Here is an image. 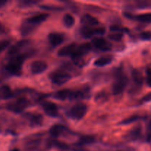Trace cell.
<instances>
[{
    "instance_id": "obj_1",
    "label": "cell",
    "mask_w": 151,
    "mask_h": 151,
    "mask_svg": "<svg viewBox=\"0 0 151 151\" xmlns=\"http://www.w3.org/2000/svg\"><path fill=\"white\" fill-rule=\"evenodd\" d=\"M26 55L19 54V55L10 58V61L6 66V69L12 75L19 76L22 75V68L24 61L26 59Z\"/></svg>"
},
{
    "instance_id": "obj_2",
    "label": "cell",
    "mask_w": 151,
    "mask_h": 151,
    "mask_svg": "<svg viewBox=\"0 0 151 151\" xmlns=\"http://www.w3.org/2000/svg\"><path fill=\"white\" fill-rule=\"evenodd\" d=\"M128 83V78L123 72H119L116 81L112 85V92L114 95H119L125 91Z\"/></svg>"
},
{
    "instance_id": "obj_3",
    "label": "cell",
    "mask_w": 151,
    "mask_h": 151,
    "mask_svg": "<svg viewBox=\"0 0 151 151\" xmlns=\"http://www.w3.org/2000/svg\"><path fill=\"white\" fill-rule=\"evenodd\" d=\"M88 107L85 103H80L75 105L72 108L69 109L67 112V115L69 118L75 120H80L83 119L87 113Z\"/></svg>"
},
{
    "instance_id": "obj_4",
    "label": "cell",
    "mask_w": 151,
    "mask_h": 151,
    "mask_svg": "<svg viewBox=\"0 0 151 151\" xmlns=\"http://www.w3.org/2000/svg\"><path fill=\"white\" fill-rule=\"evenodd\" d=\"M50 79L52 83L57 86H61L71 80V75L64 71H55L50 75Z\"/></svg>"
},
{
    "instance_id": "obj_5",
    "label": "cell",
    "mask_w": 151,
    "mask_h": 151,
    "mask_svg": "<svg viewBox=\"0 0 151 151\" xmlns=\"http://www.w3.org/2000/svg\"><path fill=\"white\" fill-rule=\"evenodd\" d=\"M29 105V101L24 97H21L13 103H10L6 106L7 109L14 113H20L22 112Z\"/></svg>"
},
{
    "instance_id": "obj_6",
    "label": "cell",
    "mask_w": 151,
    "mask_h": 151,
    "mask_svg": "<svg viewBox=\"0 0 151 151\" xmlns=\"http://www.w3.org/2000/svg\"><path fill=\"white\" fill-rule=\"evenodd\" d=\"M106 32L104 27H83L81 29V35L86 38H91L94 35H102Z\"/></svg>"
},
{
    "instance_id": "obj_7",
    "label": "cell",
    "mask_w": 151,
    "mask_h": 151,
    "mask_svg": "<svg viewBox=\"0 0 151 151\" xmlns=\"http://www.w3.org/2000/svg\"><path fill=\"white\" fill-rule=\"evenodd\" d=\"M131 76H132L133 82H134V86L132 89L134 92L137 90H139L141 87L142 86L143 83H144V77L142 73L138 69H134L131 72Z\"/></svg>"
},
{
    "instance_id": "obj_8",
    "label": "cell",
    "mask_w": 151,
    "mask_h": 151,
    "mask_svg": "<svg viewBox=\"0 0 151 151\" xmlns=\"http://www.w3.org/2000/svg\"><path fill=\"white\" fill-rule=\"evenodd\" d=\"M42 108L44 113L50 117H56L58 115V109L52 102H45L43 103Z\"/></svg>"
},
{
    "instance_id": "obj_9",
    "label": "cell",
    "mask_w": 151,
    "mask_h": 151,
    "mask_svg": "<svg viewBox=\"0 0 151 151\" xmlns=\"http://www.w3.org/2000/svg\"><path fill=\"white\" fill-rule=\"evenodd\" d=\"M92 44L98 50L101 51H109L111 49V44L101 37L93 38Z\"/></svg>"
},
{
    "instance_id": "obj_10",
    "label": "cell",
    "mask_w": 151,
    "mask_h": 151,
    "mask_svg": "<svg viewBox=\"0 0 151 151\" xmlns=\"http://www.w3.org/2000/svg\"><path fill=\"white\" fill-rule=\"evenodd\" d=\"M48 68V65L46 62L42 60H35L30 65L31 72L34 75H39L45 72Z\"/></svg>"
},
{
    "instance_id": "obj_11",
    "label": "cell",
    "mask_w": 151,
    "mask_h": 151,
    "mask_svg": "<svg viewBox=\"0 0 151 151\" xmlns=\"http://www.w3.org/2000/svg\"><path fill=\"white\" fill-rule=\"evenodd\" d=\"M91 47H92V46L89 43H84V44H82L81 45L78 46L75 52L72 54V55L71 57L83 58L84 55H87L91 51Z\"/></svg>"
},
{
    "instance_id": "obj_12",
    "label": "cell",
    "mask_w": 151,
    "mask_h": 151,
    "mask_svg": "<svg viewBox=\"0 0 151 151\" xmlns=\"http://www.w3.org/2000/svg\"><path fill=\"white\" fill-rule=\"evenodd\" d=\"M78 45L75 43H72L64 46L58 51V55L59 57H66V56H72L75 52Z\"/></svg>"
},
{
    "instance_id": "obj_13",
    "label": "cell",
    "mask_w": 151,
    "mask_h": 151,
    "mask_svg": "<svg viewBox=\"0 0 151 151\" xmlns=\"http://www.w3.org/2000/svg\"><path fill=\"white\" fill-rule=\"evenodd\" d=\"M125 16L128 19H134V20L138 21L142 23H151V13H142V14L139 15H133L130 13H125Z\"/></svg>"
},
{
    "instance_id": "obj_14",
    "label": "cell",
    "mask_w": 151,
    "mask_h": 151,
    "mask_svg": "<svg viewBox=\"0 0 151 151\" xmlns=\"http://www.w3.org/2000/svg\"><path fill=\"white\" fill-rule=\"evenodd\" d=\"M142 137V128L141 125H137L126 135L127 139L130 141H138Z\"/></svg>"
},
{
    "instance_id": "obj_15",
    "label": "cell",
    "mask_w": 151,
    "mask_h": 151,
    "mask_svg": "<svg viewBox=\"0 0 151 151\" xmlns=\"http://www.w3.org/2000/svg\"><path fill=\"white\" fill-rule=\"evenodd\" d=\"M48 40L50 44L53 47L60 45L64 41V35L60 32H51L48 35Z\"/></svg>"
},
{
    "instance_id": "obj_16",
    "label": "cell",
    "mask_w": 151,
    "mask_h": 151,
    "mask_svg": "<svg viewBox=\"0 0 151 151\" xmlns=\"http://www.w3.org/2000/svg\"><path fill=\"white\" fill-rule=\"evenodd\" d=\"M81 22L83 27H93L99 24V21L90 14H85L81 17Z\"/></svg>"
},
{
    "instance_id": "obj_17",
    "label": "cell",
    "mask_w": 151,
    "mask_h": 151,
    "mask_svg": "<svg viewBox=\"0 0 151 151\" xmlns=\"http://www.w3.org/2000/svg\"><path fill=\"white\" fill-rule=\"evenodd\" d=\"M48 17H49L48 13H38V14L34 15V16L28 18L27 19H26V21L29 22V23L33 24L34 26L36 27L37 25L40 24L41 23L44 22Z\"/></svg>"
},
{
    "instance_id": "obj_18",
    "label": "cell",
    "mask_w": 151,
    "mask_h": 151,
    "mask_svg": "<svg viewBox=\"0 0 151 151\" xmlns=\"http://www.w3.org/2000/svg\"><path fill=\"white\" fill-rule=\"evenodd\" d=\"M66 131V128H65L64 125H60V124H56V125H52L51 128H50V134L54 138H57V137H60L61 134H63V133Z\"/></svg>"
},
{
    "instance_id": "obj_19",
    "label": "cell",
    "mask_w": 151,
    "mask_h": 151,
    "mask_svg": "<svg viewBox=\"0 0 151 151\" xmlns=\"http://www.w3.org/2000/svg\"><path fill=\"white\" fill-rule=\"evenodd\" d=\"M43 120H44V118H43L42 115L37 113L33 114H32L30 116H29V125H30L32 128L39 127L42 125Z\"/></svg>"
},
{
    "instance_id": "obj_20",
    "label": "cell",
    "mask_w": 151,
    "mask_h": 151,
    "mask_svg": "<svg viewBox=\"0 0 151 151\" xmlns=\"http://www.w3.org/2000/svg\"><path fill=\"white\" fill-rule=\"evenodd\" d=\"M13 97V91L9 86L1 85L0 86V99L7 100Z\"/></svg>"
},
{
    "instance_id": "obj_21",
    "label": "cell",
    "mask_w": 151,
    "mask_h": 151,
    "mask_svg": "<svg viewBox=\"0 0 151 151\" xmlns=\"http://www.w3.org/2000/svg\"><path fill=\"white\" fill-rule=\"evenodd\" d=\"M35 27H36L34 26L33 24L29 23V22H27V21L25 20L24 22H23V24H22V26H21V34H22V35H29V33H31V32L35 29Z\"/></svg>"
},
{
    "instance_id": "obj_22",
    "label": "cell",
    "mask_w": 151,
    "mask_h": 151,
    "mask_svg": "<svg viewBox=\"0 0 151 151\" xmlns=\"http://www.w3.org/2000/svg\"><path fill=\"white\" fill-rule=\"evenodd\" d=\"M112 60H113V58L111 56H103L95 60V61L94 62V65L98 67H102V66L110 64Z\"/></svg>"
},
{
    "instance_id": "obj_23",
    "label": "cell",
    "mask_w": 151,
    "mask_h": 151,
    "mask_svg": "<svg viewBox=\"0 0 151 151\" xmlns=\"http://www.w3.org/2000/svg\"><path fill=\"white\" fill-rule=\"evenodd\" d=\"M71 94H72V91H71V90L63 89L60 90V91H57V92L54 94V97L60 100H70Z\"/></svg>"
},
{
    "instance_id": "obj_24",
    "label": "cell",
    "mask_w": 151,
    "mask_h": 151,
    "mask_svg": "<svg viewBox=\"0 0 151 151\" xmlns=\"http://www.w3.org/2000/svg\"><path fill=\"white\" fill-rule=\"evenodd\" d=\"M63 22L65 27H66L68 28H70L72 27V26H74V24H75V18H74L73 16L69 14V13H67V14H66L63 16Z\"/></svg>"
},
{
    "instance_id": "obj_25",
    "label": "cell",
    "mask_w": 151,
    "mask_h": 151,
    "mask_svg": "<svg viewBox=\"0 0 151 151\" xmlns=\"http://www.w3.org/2000/svg\"><path fill=\"white\" fill-rule=\"evenodd\" d=\"M142 119H144V116H140V115H133V116H129V117L122 120L120 122V125H128V124L134 123V122H137V121Z\"/></svg>"
},
{
    "instance_id": "obj_26",
    "label": "cell",
    "mask_w": 151,
    "mask_h": 151,
    "mask_svg": "<svg viewBox=\"0 0 151 151\" xmlns=\"http://www.w3.org/2000/svg\"><path fill=\"white\" fill-rule=\"evenodd\" d=\"M94 100L97 103H104L105 102L109 100V95L106 91H102L96 94Z\"/></svg>"
},
{
    "instance_id": "obj_27",
    "label": "cell",
    "mask_w": 151,
    "mask_h": 151,
    "mask_svg": "<svg viewBox=\"0 0 151 151\" xmlns=\"http://www.w3.org/2000/svg\"><path fill=\"white\" fill-rule=\"evenodd\" d=\"M95 142V138L92 136H83L81 137L79 140L80 145H90L92 144Z\"/></svg>"
},
{
    "instance_id": "obj_28",
    "label": "cell",
    "mask_w": 151,
    "mask_h": 151,
    "mask_svg": "<svg viewBox=\"0 0 151 151\" xmlns=\"http://www.w3.org/2000/svg\"><path fill=\"white\" fill-rule=\"evenodd\" d=\"M85 97V94L81 91H72L69 100H81Z\"/></svg>"
},
{
    "instance_id": "obj_29",
    "label": "cell",
    "mask_w": 151,
    "mask_h": 151,
    "mask_svg": "<svg viewBox=\"0 0 151 151\" xmlns=\"http://www.w3.org/2000/svg\"><path fill=\"white\" fill-rule=\"evenodd\" d=\"M38 1H32V0H22L19 1V7L24 8V7H32L34 4H37Z\"/></svg>"
},
{
    "instance_id": "obj_30",
    "label": "cell",
    "mask_w": 151,
    "mask_h": 151,
    "mask_svg": "<svg viewBox=\"0 0 151 151\" xmlns=\"http://www.w3.org/2000/svg\"><path fill=\"white\" fill-rule=\"evenodd\" d=\"M109 38L111 41H119L123 38V33L122 32H114V33L110 34L109 35Z\"/></svg>"
},
{
    "instance_id": "obj_31",
    "label": "cell",
    "mask_w": 151,
    "mask_h": 151,
    "mask_svg": "<svg viewBox=\"0 0 151 151\" xmlns=\"http://www.w3.org/2000/svg\"><path fill=\"white\" fill-rule=\"evenodd\" d=\"M52 145L54 146H55L56 147H58V148L59 149H61V150H68L69 149V145H68L67 144H66V143L64 142H60V141H56V140H55V141H52Z\"/></svg>"
},
{
    "instance_id": "obj_32",
    "label": "cell",
    "mask_w": 151,
    "mask_h": 151,
    "mask_svg": "<svg viewBox=\"0 0 151 151\" xmlns=\"http://www.w3.org/2000/svg\"><path fill=\"white\" fill-rule=\"evenodd\" d=\"M139 38L143 41H150L151 40V31H145L139 34Z\"/></svg>"
},
{
    "instance_id": "obj_33",
    "label": "cell",
    "mask_w": 151,
    "mask_h": 151,
    "mask_svg": "<svg viewBox=\"0 0 151 151\" xmlns=\"http://www.w3.org/2000/svg\"><path fill=\"white\" fill-rule=\"evenodd\" d=\"M110 30L114 31L115 32H128V29L126 28H123L122 27L119 26V25H112L110 27Z\"/></svg>"
},
{
    "instance_id": "obj_34",
    "label": "cell",
    "mask_w": 151,
    "mask_h": 151,
    "mask_svg": "<svg viewBox=\"0 0 151 151\" xmlns=\"http://www.w3.org/2000/svg\"><path fill=\"white\" fill-rule=\"evenodd\" d=\"M40 7L41 9L46 10H62L63 9V7L55 5H41Z\"/></svg>"
},
{
    "instance_id": "obj_35",
    "label": "cell",
    "mask_w": 151,
    "mask_h": 151,
    "mask_svg": "<svg viewBox=\"0 0 151 151\" xmlns=\"http://www.w3.org/2000/svg\"><path fill=\"white\" fill-rule=\"evenodd\" d=\"M10 41L9 40H1L0 41V53L4 51L6 48L9 47Z\"/></svg>"
},
{
    "instance_id": "obj_36",
    "label": "cell",
    "mask_w": 151,
    "mask_h": 151,
    "mask_svg": "<svg viewBox=\"0 0 151 151\" xmlns=\"http://www.w3.org/2000/svg\"><path fill=\"white\" fill-rule=\"evenodd\" d=\"M146 141L147 142H151V119L148 122L147 125V136H146Z\"/></svg>"
},
{
    "instance_id": "obj_37",
    "label": "cell",
    "mask_w": 151,
    "mask_h": 151,
    "mask_svg": "<svg viewBox=\"0 0 151 151\" xmlns=\"http://www.w3.org/2000/svg\"><path fill=\"white\" fill-rule=\"evenodd\" d=\"M146 83L147 86L151 87V68H147L146 70Z\"/></svg>"
},
{
    "instance_id": "obj_38",
    "label": "cell",
    "mask_w": 151,
    "mask_h": 151,
    "mask_svg": "<svg viewBox=\"0 0 151 151\" xmlns=\"http://www.w3.org/2000/svg\"><path fill=\"white\" fill-rule=\"evenodd\" d=\"M150 3L147 2V1H139L137 4V7L140 9H144L147 8V7H150Z\"/></svg>"
},
{
    "instance_id": "obj_39",
    "label": "cell",
    "mask_w": 151,
    "mask_h": 151,
    "mask_svg": "<svg viewBox=\"0 0 151 151\" xmlns=\"http://www.w3.org/2000/svg\"><path fill=\"white\" fill-rule=\"evenodd\" d=\"M142 103H148V102H151V92L148 93L146 95H145L144 97L142 98L141 100Z\"/></svg>"
},
{
    "instance_id": "obj_40",
    "label": "cell",
    "mask_w": 151,
    "mask_h": 151,
    "mask_svg": "<svg viewBox=\"0 0 151 151\" xmlns=\"http://www.w3.org/2000/svg\"><path fill=\"white\" fill-rule=\"evenodd\" d=\"M5 32V27L0 22V34L4 33Z\"/></svg>"
},
{
    "instance_id": "obj_41",
    "label": "cell",
    "mask_w": 151,
    "mask_h": 151,
    "mask_svg": "<svg viewBox=\"0 0 151 151\" xmlns=\"http://www.w3.org/2000/svg\"><path fill=\"white\" fill-rule=\"evenodd\" d=\"M6 3H7V1H2V0H0V8L2 7Z\"/></svg>"
},
{
    "instance_id": "obj_42",
    "label": "cell",
    "mask_w": 151,
    "mask_h": 151,
    "mask_svg": "<svg viewBox=\"0 0 151 151\" xmlns=\"http://www.w3.org/2000/svg\"><path fill=\"white\" fill-rule=\"evenodd\" d=\"M10 151H19V150L17 148H14V149H12V150H10Z\"/></svg>"
},
{
    "instance_id": "obj_43",
    "label": "cell",
    "mask_w": 151,
    "mask_h": 151,
    "mask_svg": "<svg viewBox=\"0 0 151 151\" xmlns=\"http://www.w3.org/2000/svg\"><path fill=\"white\" fill-rule=\"evenodd\" d=\"M117 151H121V150H117Z\"/></svg>"
}]
</instances>
